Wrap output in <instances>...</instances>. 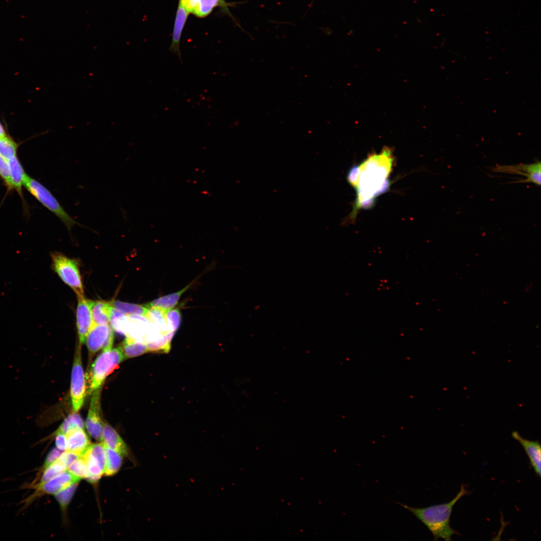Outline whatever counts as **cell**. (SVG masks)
<instances>
[{
	"label": "cell",
	"instance_id": "6da1fadb",
	"mask_svg": "<svg viewBox=\"0 0 541 541\" xmlns=\"http://www.w3.org/2000/svg\"><path fill=\"white\" fill-rule=\"evenodd\" d=\"M393 159L389 149L368 157L361 165L352 167L347 180L357 190V199L353 214L360 208H368L374 198L389 187L388 177Z\"/></svg>",
	"mask_w": 541,
	"mask_h": 541
},
{
	"label": "cell",
	"instance_id": "7a4b0ae2",
	"mask_svg": "<svg viewBox=\"0 0 541 541\" xmlns=\"http://www.w3.org/2000/svg\"><path fill=\"white\" fill-rule=\"evenodd\" d=\"M468 494L469 491L462 485L456 496L447 503L423 508L411 507L400 502L397 503L410 511L424 523L433 535L435 540L442 538L449 541L451 540L453 535H460L450 525L453 507L460 498Z\"/></svg>",
	"mask_w": 541,
	"mask_h": 541
},
{
	"label": "cell",
	"instance_id": "3957f363",
	"mask_svg": "<svg viewBox=\"0 0 541 541\" xmlns=\"http://www.w3.org/2000/svg\"><path fill=\"white\" fill-rule=\"evenodd\" d=\"M125 359L121 346L102 351L92 364L87 373V393L91 394L100 388L107 377Z\"/></svg>",
	"mask_w": 541,
	"mask_h": 541
},
{
	"label": "cell",
	"instance_id": "277c9868",
	"mask_svg": "<svg viewBox=\"0 0 541 541\" xmlns=\"http://www.w3.org/2000/svg\"><path fill=\"white\" fill-rule=\"evenodd\" d=\"M24 186L43 205L60 219L69 233L75 225L84 226L72 217L50 190L39 181L26 175Z\"/></svg>",
	"mask_w": 541,
	"mask_h": 541
},
{
	"label": "cell",
	"instance_id": "5b68a950",
	"mask_svg": "<svg viewBox=\"0 0 541 541\" xmlns=\"http://www.w3.org/2000/svg\"><path fill=\"white\" fill-rule=\"evenodd\" d=\"M51 256L52 268L61 280L74 291L77 296H83V284L77 261L58 252H52Z\"/></svg>",
	"mask_w": 541,
	"mask_h": 541
},
{
	"label": "cell",
	"instance_id": "8992f818",
	"mask_svg": "<svg viewBox=\"0 0 541 541\" xmlns=\"http://www.w3.org/2000/svg\"><path fill=\"white\" fill-rule=\"evenodd\" d=\"M82 365L81 345L75 353L71 374L70 395L73 409L78 412L82 408L86 395V382Z\"/></svg>",
	"mask_w": 541,
	"mask_h": 541
},
{
	"label": "cell",
	"instance_id": "52a82bcc",
	"mask_svg": "<svg viewBox=\"0 0 541 541\" xmlns=\"http://www.w3.org/2000/svg\"><path fill=\"white\" fill-rule=\"evenodd\" d=\"M82 456L85 459L89 474L87 480L94 483L104 474L106 466V453L103 442L91 444Z\"/></svg>",
	"mask_w": 541,
	"mask_h": 541
},
{
	"label": "cell",
	"instance_id": "ba28073f",
	"mask_svg": "<svg viewBox=\"0 0 541 541\" xmlns=\"http://www.w3.org/2000/svg\"><path fill=\"white\" fill-rule=\"evenodd\" d=\"M81 479L68 470H65L45 483L31 485L35 491L26 502L28 503L36 498L46 494L54 495L72 484L78 483Z\"/></svg>",
	"mask_w": 541,
	"mask_h": 541
},
{
	"label": "cell",
	"instance_id": "9c48e42d",
	"mask_svg": "<svg viewBox=\"0 0 541 541\" xmlns=\"http://www.w3.org/2000/svg\"><path fill=\"white\" fill-rule=\"evenodd\" d=\"M541 164L540 161L530 164H519L511 165H499L492 168L494 172L518 174L525 177L523 180L511 183H533L539 186L541 183Z\"/></svg>",
	"mask_w": 541,
	"mask_h": 541
},
{
	"label": "cell",
	"instance_id": "30bf717a",
	"mask_svg": "<svg viewBox=\"0 0 541 541\" xmlns=\"http://www.w3.org/2000/svg\"><path fill=\"white\" fill-rule=\"evenodd\" d=\"M100 388L92 393L85 426L91 437L103 441V422L100 416Z\"/></svg>",
	"mask_w": 541,
	"mask_h": 541
},
{
	"label": "cell",
	"instance_id": "8fae6325",
	"mask_svg": "<svg viewBox=\"0 0 541 541\" xmlns=\"http://www.w3.org/2000/svg\"><path fill=\"white\" fill-rule=\"evenodd\" d=\"M77 297V327L79 344L82 345L85 342L87 336L93 325L91 314L92 301L86 299L84 296Z\"/></svg>",
	"mask_w": 541,
	"mask_h": 541
},
{
	"label": "cell",
	"instance_id": "7c38bea8",
	"mask_svg": "<svg viewBox=\"0 0 541 541\" xmlns=\"http://www.w3.org/2000/svg\"><path fill=\"white\" fill-rule=\"evenodd\" d=\"M189 14L200 18L211 14L216 7H220L224 12L229 13L230 5L225 0H179Z\"/></svg>",
	"mask_w": 541,
	"mask_h": 541
},
{
	"label": "cell",
	"instance_id": "4fadbf2b",
	"mask_svg": "<svg viewBox=\"0 0 541 541\" xmlns=\"http://www.w3.org/2000/svg\"><path fill=\"white\" fill-rule=\"evenodd\" d=\"M112 331L108 324L93 325L85 341L90 357L93 356L96 353L102 349Z\"/></svg>",
	"mask_w": 541,
	"mask_h": 541
},
{
	"label": "cell",
	"instance_id": "5bb4252c",
	"mask_svg": "<svg viewBox=\"0 0 541 541\" xmlns=\"http://www.w3.org/2000/svg\"><path fill=\"white\" fill-rule=\"evenodd\" d=\"M189 14V13L179 2L173 26L172 41L169 51L177 55L181 62L180 40Z\"/></svg>",
	"mask_w": 541,
	"mask_h": 541
},
{
	"label": "cell",
	"instance_id": "9a60e30c",
	"mask_svg": "<svg viewBox=\"0 0 541 541\" xmlns=\"http://www.w3.org/2000/svg\"><path fill=\"white\" fill-rule=\"evenodd\" d=\"M512 438L517 440L524 449L535 473L539 477L541 474V448L537 440L532 441L522 437L519 433L514 431L511 433Z\"/></svg>",
	"mask_w": 541,
	"mask_h": 541
},
{
	"label": "cell",
	"instance_id": "2e32d148",
	"mask_svg": "<svg viewBox=\"0 0 541 541\" xmlns=\"http://www.w3.org/2000/svg\"><path fill=\"white\" fill-rule=\"evenodd\" d=\"M103 442L122 457H129L130 454L125 442L116 431L107 422H103Z\"/></svg>",
	"mask_w": 541,
	"mask_h": 541
},
{
	"label": "cell",
	"instance_id": "e0dca14e",
	"mask_svg": "<svg viewBox=\"0 0 541 541\" xmlns=\"http://www.w3.org/2000/svg\"><path fill=\"white\" fill-rule=\"evenodd\" d=\"M66 435L67 441V451L82 456L91 445L84 429H75Z\"/></svg>",
	"mask_w": 541,
	"mask_h": 541
},
{
	"label": "cell",
	"instance_id": "ac0fdd59",
	"mask_svg": "<svg viewBox=\"0 0 541 541\" xmlns=\"http://www.w3.org/2000/svg\"><path fill=\"white\" fill-rule=\"evenodd\" d=\"M194 281L178 292L157 298L144 306L147 308H156L167 312L173 309L181 296L191 287Z\"/></svg>",
	"mask_w": 541,
	"mask_h": 541
},
{
	"label": "cell",
	"instance_id": "d6986e66",
	"mask_svg": "<svg viewBox=\"0 0 541 541\" xmlns=\"http://www.w3.org/2000/svg\"><path fill=\"white\" fill-rule=\"evenodd\" d=\"M112 309L110 302L103 301H92L91 314L93 325L108 324L110 322Z\"/></svg>",
	"mask_w": 541,
	"mask_h": 541
},
{
	"label": "cell",
	"instance_id": "ffe728a7",
	"mask_svg": "<svg viewBox=\"0 0 541 541\" xmlns=\"http://www.w3.org/2000/svg\"><path fill=\"white\" fill-rule=\"evenodd\" d=\"M13 188L22 194V186L26 176L17 155L8 160Z\"/></svg>",
	"mask_w": 541,
	"mask_h": 541
},
{
	"label": "cell",
	"instance_id": "44dd1931",
	"mask_svg": "<svg viewBox=\"0 0 541 541\" xmlns=\"http://www.w3.org/2000/svg\"><path fill=\"white\" fill-rule=\"evenodd\" d=\"M121 346L126 359L137 357L148 352L145 344L128 335L126 336Z\"/></svg>",
	"mask_w": 541,
	"mask_h": 541
},
{
	"label": "cell",
	"instance_id": "7402d4cb",
	"mask_svg": "<svg viewBox=\"0 0 541 541\" xmlns=\"http://www.w3.org/2000/svg\"><path fill=\"white\" fill-rule=\"evenodd\" d=\"M148 309L145 317L149 321L163 334L174 335L175 333L172 332L168 326L165 317L166 312L156 308Z\"/></svg>",
	"mask_w": 541,
	"mask_h": 541
},
{
	"label": "cell",
	"instance_id": "603a6c76",
	"mask_svg": "<svg viewBox=\"0 0 541 541\" xmlns=\"http://www.w3.org/2000/svg\"><path fill=\"white\" fill-rule=\"evenodd\" d=\"M84 423L81 416L75 412L67 417L58 428L50 437H54L57 434L66 435L70 431L76 428L84 429Z\"/></svg>",
	"mask_w": 541,
	"mask_h": 541
},
{
	"label": "cell",
	"instance_id": "cb8c5ba5",
	"mask_svg": "<svg viewBox=\"0 0 541 541\" xmlns=\"http://www.w3.org/2000/svg\"><path fill=\"white\" fill-rule=\"evenodd\" d=\"M104 444L106 453V466L104 474L106 476H112L117 473L121 467L122 456L104 443Z\"/></svg>",
	"mask_w": 541,
	"mask_h": 541
},
{
	"label": "cell",
	"instance_id": "d4e9b609",
	"mask_svg": "<svg viewBox=\"0 0 541 541\" xmlns=\"http://www.w3.org/2000/svg\"><path fill=\"white\" fill-rule=\"evenodd\" d=\"M112 307L118 311L128 315L146 316L148 309L145 306L113 301L110 302Z\"/></svg>",
	"mask_w": 541,
	"mask_h": 541
},
{
	"label": "cell",
	"instance_id": "484cf974",
	"mask_svg": "<svg viewBox=\"0 0 541 541\" xmlns=\"http://www.w3.org/2000/svg\"><path fill=\"white\" fill-rule=\"evenodd\" d=\"M67 469L66 467L57 459L55 462L41 472L39 480L31 485L45 483Z\"/></svg>",
	"mask_w": 541,
	"mask_h": 541
},
{
	"label": "cell",
	"instance_id": "4316f807",
	"mask_svg": "<svg viewBox=\"0 0 541 541\" xmlns=\"http://www.w3.org/2000/svg\"><path fill=\"white\" fill-rule=\"evenodd\" d=\"M110 321L112 328L116 331L124 334L127 333L129 322L128 316L124 315L113 308Z\"/></svg>",
	"mask_w": 541,
	"mask_h": 541
},
{
	"label": "cell",
	"instance_id": "83f0119b",
	"mask_svg": "<svg viewBox=\"0 0 541 541\" xmlns=\"http://www.w3.org/2000/svg\"><path fill=\"white\" fill-rule=\"evenodd\" d=\"M18 145L6 135L0 137V155L7 160L17 155Z\"/></svg>",
	"mask_w": 541,
	"mask_h": 541
},
{
	"label": "cell",
	"instance_id": "f1b7e54d",
	"mask_svg": "<svg viewBox=\"0 0 541 541\" xmlns=\"http://www.w3.org/2000/svg\"><path fill=\"white\" fill-rule=\"evenodd\" d=\"M78 483H75L68 486L54 494L55 497L59 502L61 510L65 512L68 505L70 502L77 487Z\"/></svg>",
	"mask_w": 541,
	"mask_h": 541
},
{
	"label": "cell",
	"instance_id": "f546056e",
	"mask_svg": "<svg viewBox=\"0 0 541 541\" xmlns=\"http://www.w3.org/2000/svg\"><path fill=\"white\" fill-rule=\"evenodd\" d=\"M67 469L72 474L81 479L86 478L89 474L86 461L82 456L73 462Z\"/></svg>",
	"mask_w": 541,
	"mask_h": 541
},
{
	"label": "cell",
	"instance_id": "4dcf8cb0",
	"mask_svg": "<svg viewBox=\"0 0 541 541\" xmlns=\"http://www.w3.org/2000/svg\"><path fill=\"white\" fill-rule=\"evenodd\" d=\"M165 317L169 329L175 333L181 323V316L179 310H170L166 312Z\"/></svg>",
	"mask_w": 541,
	"mask_h": 541
},
{
	"label": "cell",
	"instance_id": "1f68e13d",
	"mask_svg": "<svg viewBox=\"0 0 541 541\" xmlns=\"http://www.w3.org/2000/svg\"><path fill=\"white\" fill-rule=\"evenodd\" d=\"M0 177L9 189H13L8 161L0 155Z\"/></svg>",
	"mask_w": 541,
	"mask_h": 541
},
{
	"label": "cell",
	"instance_id": "d6a6232c",
	"mask_svg": "<svg viewBox=\"0 0 541 541\" xmlns=\"http://www.w3.org/2000/svg\"><path fill=\"white\" fill-rule=\"evenodd\" d=\"M62 453V451L57 448L52 449L47 456L44 464L41 468V469H40V472H42L44 470L55 462Z\"/></svg>",
	"mask_w": 541,
	"mask_h": 541
},
{
	"label": "cell",
	"instance_id": "836d02e7",
	"mask_svg": "<svg viewBox=\"0 0 541 541\" xmlns=\"http://www.w3.org/2000/svg\"><path fill=\"white\" fill-rule=\"evenodd\" d=\"M81 456L72 452L66 451L63 452L58 460L62 463L68 469L69 466Z\"/></svg>",
	"mask_w": 541,
	"mask_h": 541
},
{
	"label": "cell",
	"instance_id": "e575fe53",
	"mask_svg": "<svg viewBox=\"0 0 541 541\" xmlns=\"http://www.w3.org/2000/svg\"><path fill=\"white\" fill-rule=\"evenodd\" d=\"M54 437H55V443L56 448L61 451L66 450L67 447L66 435L64 434L59 433L55 435Z\"/></svg>",
	"mask_w": 541,
	"mask_h": 541
},
{
	"label": "cell",
	"instance_id": "d590c367",
	"mask_svg": "<svg viewBox=\"0 0 541 541\" xmlns=\"http://www.w3.org/2000/svg\"><path fill=\"white\" fill-rule=\"evenodd\" d=\"M5 130L2 125L0 124V137L5 135Z\"/></svg>",
	"mask_w": 541,
	"mask_h": 541
}]
</instances>
